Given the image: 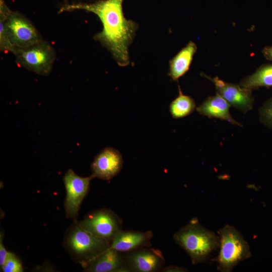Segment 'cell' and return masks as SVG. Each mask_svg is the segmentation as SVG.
Here are the masks:
<instances>
[{
    "mask_svg": "<svg viewBox=\"0 0 272 272\" xmlns=\"http://www.w3.org/2000/svg\"><path fill=\"white\" fill-rule=\"evenodd\" d=\"M124 0H99L94 3H75L63 5L59 13L82 10L95 14L102 24V30L94 38L106 47L121 66L129 63L128 47L132 43L138 25L127 20L123 14Z\"/></svg>",
    "mask_w": 272,
    "mask_h": 272,
    "instance_id": "1",
    "label": "cell"
},
{
    "mask_svg": "<svg viewBox=\"0 0 272 272\" xmlns=\"http://www.w3.org/2000/svg\"><path fill=\"white\" fill-rule=\"evenodd\" d=\"M173 239L189 255L193 264L205 262L220 247L219 236L200 225L196 218L177 231Z\"/></svg>",
    "mask_w": 272,
    "mask_h": 272,
    "instance_id": "2",
    "label": "cell"
},
{
    "mask_svg": "<svg viewBox=\"0 0 272 272\" xmlns=\"http://www.w3.org/2000/svg\"><path fill=\"white\" fill-rule=\"evenodd\" d=\"M218 233L220 249L215 260L218 263V270L230 272L240 262L251 256L248 244L234 227L227 225Z\"/></svg>",
    "mask_w": 272,
    "mask_h": 272,
    "instance_id": "3",
    "label": "cell"
},
{
    "mask_svg": "<svg viewBox=\"0 0 272 272\" xmlns=\"http://www.w3.org/2000/svg\"><path fill=\"white\" fill-rule=\"evenodd\" d=\"M110 244V242L94 236L79 224L71 228L66 238L67 249L83 266L108 249Z\"/></svg>",
    "mask_w": 272,
    "mask_h": 272,
    "instance_id": "4",
    "label": "cell"
},
{
    "mask_svg": "<svg viewBox=\"0 0 272 272\" xmlns=\"http://www.w3.org/2000/svg\"><path fill=\"white\" fill-rule=\"evenodd\" d=\"M12 53L19 65L41 76L49 75L56 57L53 47L43 39L27 47L15 48Z\"/></svg>",
    "mask_w": 272,
    "mask_h": 272,
    "instance_id": "5",
    "label": "cell"
},
{
    "mask_svg": "<svg viewBox=\"0 0 272 272\" xmlns=\"http://www.w3.org/2000/svg\"><path fill=\"white\" fill-rule=\"evenodd\" d=\"M79 224L94 236L110 242L122 230V221L109 209L94 211Z\"/></svg>",
    "mask_w": 272,
    "mask_h": 272,
    "instance_id": "6",
    "label": "cell"
},
{
    "mask_svg": "<svg viewBox=\"0 0 272 272\" xmlns=\"http://www.w3.org/2000/svg\"><path fill=\"white\" fill-rule=\"evenodd\" d=\"M5 25L14 49L29 47L42 40L33 24L19 12L10 10Z\"/></svg>",
    "mask_w": 272,
    "mask_h": 272,
    "instance_id": "7",
    "label": "cell"
},
{
    "mask_svg": "<svg viewBox=\"0 0 272 272\" xmlns=\"http://www.w3.org/2000/svg\"><path fill=\"white\" fill-rule=\"evenodd\" d=\"M94 177H83L76 174L72 169L65 173L63 181L66 190L64 202L66 217L76 221L81 205L89 190L91 180Z\"/></svg>",
    "mask_w": 272,
    "mask_h": 272,
    "instance_id": "8",
    "label": "cell"
},
{
    "mask_svg": "<svg viewBox=\"0 0 272 272\" xmlns=\"http://www.w3.org/2000/svg\"><path fill=\"white\" fill-rule=\"evenodd\" d=\"M124 256L129 271H161L165 263L162 252L151 247L139 248L125 253Z\"/></svg>",
    "mask_w": 272,
    "mask_h": 272,
    "instance_id": "9",
    "label": "cell"
},
{
    "mask_svg": "<svg viewBox=\"0 0 272 272\" xmlns=\"http://www.w3.org/2000/svg\"><path fill=\"white\" fill-rule=\"evenodd\" d=\"M122 165L123 159L120 152L113 148H105L95 157L92 163V176L109 180L119 173Z\"/></svg>",
    "mask_w": 272,
    "mask_h": 272,
    "instance_id": "10",
    "label": "cell"
},
{
    "mask_svg": "<svg viewBox=\"0 0 272 272\" xmlns=\"http://www.w3.org/2000/svg\"><path fill=\"white\" fill-rule=\"evenodd\" d=\"M221 95L230 106L246 112L252 108L253 99L250 90L227 83L218 77L210 78Z\"/></svg>",
    "mask_w": 272,
    "mask_h": 272,
    "instance_id": "11",
    "label": "cell"
},
{
    "mask_svg": "<svg viewBox=\"0 0 272 272\" xmlns=\"http://www.w3.org/2000/svg\"><path fill=\"white\" fill-rule=\"evenodd\" d=\"M109 247L100 255L84 266L85 271L121 272L129 271L126 266L124 256Z\"/></svg>",
    "mask_w": 272,
    "mask_h": 272,
    "instance_id": "12",
    "label": "cell"
},
{
    "mask_svg": "<svg viewBox=\"0 0 272 272\" xmlns=\"http://www.w3.org/2000/svg\"><path fill=\"white\" fill-rule=\"evenodd\" d=\"M153 235L151 231L121 230L112 240L110 247L125 253L139 248L151 247Z\"/></svg>",
    "mask_w": 272,
    "mask_h": 272,
    "instance_id": "13",
    "label": "cell"
},
{
    "mask_svg": "<svg viewBox=\"0 0 272 272\" xmlns=\"http://www.w3.org/2000/svg\"><path fill=\"white\" fill-rule=\"evenodd\" d=\"M230 105L218 93L206 99L196 108L200 114L210 117H215L227 120L232 124L241 125L236 121L229 112Z\"/></svg>",
    "mask_w": 272,
    "mask_h": 272,
    "instance_id": "14",
    "label": "cell"
},
{
    "mask_svg": "<svg viewBox=\"0 0 272 272\" xmlns=\"http://www.w3.org/2000/svg\"><path fill=\"white\" fill-rule=\"evenodd\" d=\"M196 50L195 44L190 42L171 59L169 76L173 80H178L188 71Z\"/></svg>",
    "mask_w": 272,
    "mask_h": 272,
    "instance_id": "15",
    "label": "cell"
},
{
    "mask_svg": "<svg viewBox=\"0 0 272 272\" xmlns=\"http://www.w3.org/2000/svg\"><path fill=\"white\" fill-rule=\"evenodd\" d=\"M195 108L194 100L190 97L183 95L179 87V95L170 104L169 110L173 117L179 118L192 113Z\"/></svg>",
    "mask_w": 272,
    "mask_h": 272,
    "instance_id": "16",
    "label": "cell"
},
{
    "mask_svg": "<svg viewBox=\"0 0 272 272\" xmlns=\"http://www.w3.org/2000/svg\"><path fill=\"white\" fill-rule=\"evenodd\" d=\"M272 86V66L263 67L246 78L241 84L242 88L251 90L259 87Z\"/></svg>",
    "mask_w": 272,
    "mask_h": 272,
    "instance_id": "17",
    "label": "cell"
},
{
    "mask_svg": "<svg viewBox=\"0 0 272 272\" xmlns=\"http://www.w3.org/2000/svg\"><path fill=\"white\" fill-rule=\"evenodd\" d=\"M10 9L4 0H0V49L1 51L13 52L14 47L8 36L5 25V19Z\"/></svg>",
    "mask_w": 272,
    "mask_h": 272,
    "instance_id": "18",
    "label": "cell"
},
{
    "mask_svg": "<svg viewBox=\"0 0 272 272\" xmlns=\"http://www.w3.org/2000/svg\"><path fill=\"white\" fill-rule=\"evenodd\" d=\"M2 269L4 272H22L23 271L22 264L19 259L13 253L8 254Z\"/></svg>",
    "mask_w": 272,
    "mask_h": 272,
    "instance_id": "19",
    "label": "cell"
},
{
    "mask_svg": "<svg viewBox=\"0 0 272 272\" xmlns=\"http://www.w3.org/2000/svg\"><path fill=\"white\" fill-rule=\"evenodd\" d=\"M259 114L261 122L272 128V99L267 101L260 108Z\"/></svg>",
    "mask_w": 272,
    "mask_h": 272,
    "instance_id": "20",
    "label": "cell"
},
{
    "mask_svg": "<svg viewBox=\"0 0 272 272\" xmlns=\"http://www.w3.org/2000/svg\"><path fill=\"white\" fill-rule=\"evenodd\" d=\"M2 234H1V237H0V265L1 267L4 265L5 260L8 254V252L7 251L4 244L3 242V236H2Z\"/></svg>",
    "mask_w": 272,
    "mask_h": 272,
    "instance_id": "21",
    "label": "cell"
},
{
    "mask_svg": "<svg viewBox=\"0 0 272 272\" xmlns=\"http://www.w3.org/2000/svg\"><path fill=\"white\" fill-rule=\"evenodd\" d=\"M164 272H183L187 271V269L177 266L170 265L165 267H163L161 270Z\"/></svg>",
    "mask_w": 272,
    "mask_h": 272,
    "instance_id": "22",
    "label": "cell"
},
{
    "mask_svg": "<svg viewBox=\"0 0 272 272\" xmlns=\"http://www.w3.org/2000/svg\"><path fill=\"white\" fill-rule=\"evenodd\" d=\"M265 52L266 54L272 59V47L266 49Z\"/></svg>",
    "mask_w": 272,
    "mask_h": 272,
    "instance_id": "23",
    "label": "cell"
}]
</instances>
